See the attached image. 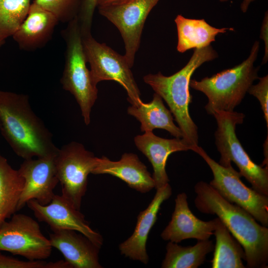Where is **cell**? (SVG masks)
Returning <instances> with one entry per match:
<instances>
[{"label":"cell","mask_w":268,"mask_h":268,"mask_svg":"<svg viewBox=\"0 0 268 268\" xmlns=\"http://www.w3.org/2000/svg\"><path fill=\"white\" fill-rule=\"evenodd\" d=\"M194 190L196 208L202 213L216 215L222 222L242 246L247 267L267 268L268 227L260 225L248 212L226 200L208 183L200 181Z\"/></svg>","instance_id":"1"},{"label":"cell","mask_w":268,"mask_h":268,"mask_svg":"<svg viewBox=\"0 0 268 268\" xmlns=\"http://www.w3.org/2000/svg\"><path fill=\"white\" fill-rule=\"evenodd\" d=\"M0 131L15 153L24 159L55 155L59 149L24 94L0 90Z\"/></svg>","instance_id":"2"},{"label":"cell","mask_w":268,"mask_h":268,"mask_svg":"<svg viewBox=\"0 0 268 268\" xmlns=\"http://www.w3.org/2000/svg\"><path fill=\"white\" fill-rule=\"evenodd\" d=\"M217 57V53L210 45L196 49L188 63L174 74L165 76L159 71L147 74L143 78L144 82L166 102L182 131V138L191 147L192 151L199 146V135L198 127L189 111L192 99L190 80L201 65Z\"/></svg>","instance_id":"3"},{"label":"cell","mask_w":268,"mask_h":268,"mask_svg":"<svg viewBox=\"0 0 268 268\" xmlns=\"http://www.w3.org/2000/svg\"><path fill=\"white\" fill-rule=\"evenodd\" d=\"M260 49L256 41L248 57L241 64L201 80L191 79L190 87L201 92L207 97L204 108L213 115L217 112H232L244 99L253 82L259 79L260 67H255Z\"/></svg>","instance_id":"4"},{"label":"cell","mask_w":268,"mask_h":268,"mask_svg":"<svg viewBox=\"0 0 268 268\" xmlns=\"http://www.w3.org/2000/svg\"><path fill=\"white\" fill-rule=\"evenodd\" d=\"M66 44L64 69L61 78L63 88L70 92L80 109L84 123H90L92 107L98 97V89L92 81L82 44L77 17L68 23L63 33Z\"/></svg>","instance_id":"5"},{"label":"cell","mask_w":268,"mask_h":268,"mask_svg":"<svg viewBox=\"0 0 268 268\" xmlns=\"http://www.w3.org/2000/svg\"><path fill=\"white\" fill-rule=\"evenodd\" d=\"M213 116L217 123L215 143L220 154L219 164L227 167L234 162L256 191L268 196V166L255 163L244 149L236 134L237 125L243 123L245 115L235 111L217 112Z\"/></svg>","instance_id":"6"},{"label":"cell","mask_w":268,"mask_h":268,"mask_svg":"<svg viewBox=\"0 0 268 268\" xmlns=\"http://www.w3.org/2000/svg\"><path fill=\"white\" fill-rule=\"evenodd\" d=\"M193 151L202 157L212 171L213 178L209 184L226 200L242 207L262 225L268 227V196L246 186L232 165H221L199 146Z\"/></svg>","instance_id":"7"},{"label":"cell","mask_w":268,"mask_h":268,"mask_svg":"<svg viewBox=\"0 0 268 268\" xmlns=\"http://www.w3.org/2000/svg\"><path fill=\"white\" fill-rule=\"evenodd\" d=\"M82 39L93 83L97 86L102 81H115L126 91L129 102L132 105L139 106L142 102L140 92L124 55L105 43L98 42L91 34L82 36Z\"/></svg>","instance_id":"8"},{"label":"cell","mask_w":268,"mask_h":268,"mask_svg":"<svg viewBox=\"0 0 268 268\" xmlns=\"http://www.w3.org/2000/svg\"><path fill=\"white\" fill-rule=\"evenodd\" d=\"M98 158L75 141L59 148L55 156L62 196L78 210L87 191L88 176L95 168Z\"/></svg>","instance_id":"9"},{"label":"cell","mask_w":268,"mask_h":268,"mask_svg":"<svg viewBox=\"0 0 268 268\" xmlns=\"http://www.w3.org/2000/svg\"><path fill=\"white\" fill-rule=\"evenodd\" d=\"M52 246L42 234L39 223L24 214H14L0 228V250L30 261L48 258Z\"/></svg>","instance_id":"10"},{"label":"cell","mask_w":268,"mask_h":268,"mask_svg":"<svg viewBox=\"0 0 268 268\" xmlns=\"http://www.w3.org/2000/svg\"><path fill=\"white\" fill-rule=\"evenodd\" d=\"M159 0H132L122 4L97 7L100 14L119 31L125 45L124 55L131 68L140 47L145 22Z\"/></svg>","instance_id":"11"},{"label":"cell","mask_w":268,"mask_h":268,"mask_svg":"<svg viewBox=\"0 0 268 268\" xmlns=\"http://www.w3.org/2000/svg\"><path fill=\"white\" fill-rule=\"evenodd\" d=\"M56 155L24 159L21 164L18 171L24 182L17 211L31 200L43 205L51 201L55 195L54 190L59 183L55 165Z\"/></svg>","instance_id":"12"},{"label":"cell","mask_w":268,"mask_h":268,"mask_svg":"<svg viewBox=\"0 0 268 268\" xmlns=\"http://www.w3.org/2000/svg\"><path fill=\"white\" fill-rule=\"evenodd\" d=\"M40 221L47 223L52 230L65 229L75 230L90 239L99 247L103 244L101 234L93 230L84 215L76 209L63 196L55 195L47 205H41L35 200L27 202Z\"/></svg>","instance_id":"13"},{"label":"cell","mask_w":268,"mask_h":268,"mask_svg":"<svg viewBox=\"0 0 268 268\" xmlns=\"http://www.w3.org/2000/svg\"><path fill=\"white\" fill-rule=\"evenodd\" d=\"M187 199L185 193L177 195L171 219L161 233L163 240L176 243L189 239L206 240L213 234L217 217L208 221L199 219L189 208Z\"/></svg>","instance_id":"14"},{"label":"cell","mask_w":268,"mask_h":268,"mask_svg":"<svg viewBox=\"0 0 268 268\" xmlns=\"http://www.w3.org/2000/svg\"><path fill=\"white\" fill-rule=\"evenodd\" d=\"M171 195L172 188L169 184L156 190L147 208L138 214L132 235L120 244L119 250L122 255L144 264L148 263L149 257L146 246L149 233L156 222L161 204Z\"/></svg>","instance_id":"15"},{"label":"cell","mask_w":268,"mask_h":268,"mask_svg":"<svg viewBox=\"0 0 268 268\" xmlns=\"http://www.w3.org/2000/svg\"><path fill=\"white\" fill-rule=\"evenodd\" d=\"M137 149L151 163L153 173L152 175L156 190L169 184L166 171L168 156L173 152L192 150L191 147L182 138L167 139L155 135L152 131L145 132L134 138Z\"/></svg>","instance_id":"16"},{"label":"cell","mask_w":268,"mask_h":268,"mask_svg":"<svg viewBox=\"0 0 268 268\" xmlns=\"http://www.w3.org/2000/svg\"><path fill=\"white\" fill-rule=\"evenodd\" d=\"M49 240L52 247L58 250L73 268H101L99 263L100 247L87 237L76 231L52 230Z\"/></svg>","instance_id":"17"},{"label":"cell","mask_w":268,"mask_h":268,"mask_svg":"<svg viewBox=\"0 0 268 268\" xmlns=\"http://www.w3.org/2000/svg\"><path fill=\"white\" fill-rule=\"evenodd\" d=\"M91 174L116 177L141 193H147L155 188L154 181L147 167L132 153H124L117 161L104 156L98 158L97 164Z\"/></svg>","instance_id":"18"},{"label":"cell","mask_w":268,"mask_h":268,"mask_svg":"<svg viewBox=\"0 0 268 268\" xmlns=\"http://www.w3.org/2000/svg\"><path fill=\"white\" fill-rule=\"evenodd\" d=\"M59 22L51 12L31 3L26 17L12 37L20 49L34 51L50 40Z\"/></svg>","instance_id":"19"},{"label":"cell","mask_w":268,"mask_h":268,"mask_svg":"<svg viewBox=\"0 0 268 268\" xmlns=\"http://www.w3.org/2000/svg\"><path fill=\"white\" fill-rule=\"evenodd\" d=\"M174 21L178 36L177 50L181 53L208 46L215 41L217 35L234 30L232 28H217L204 19L188 18L181 14L177 15Z\"/></svg>","instance_id":"20"},{"label":"cell","mask_w":268,"mask_h":268,"mask_svg":"<svg viewBox=\"0 0 268 268\" xmlns=\"http://www.w3.org/2000/svg\"><path fill=\"white\" fill-rule=\"evenodd\" d=\"M127 112L140 123L141 132L161 129L168 131L175 137H183L180 129L174 123L172 113L164 105L162 98L156 93L150 102H142L138 106L132 105L128 107Z\"/></svg>","instance_id":"21"},{"label":"cell","mask_w":268,"mask_h":268,"mask_svg":"<svg viewBox=\"0 0 268 268\" xmlns=\"http://www.w3.org/2000/svg\"><path fill=\"white\" fill-rule=\"evenodd\" d=\"M24 182L18 170L13 169L0 152V228L17 211Z\"/></svg>","instance_id":"22"},{"label":"cell","mask_w":268,"mask_h":268,"mask_svg":"<svg viewBox=\"0 0 268 268\" xmlns=\"http://www.w3.org/2000/svg\"><path fill=\"white\" fill-rule=\"evenodd\" d=\"M213 235L216 243L211 268H245L243 260H245V253L242 246L218 217Z\"/></svg>","instance_id":"23"},{"label":"cell","mask_w":268,"mask_h":268,"mask_svg":"<svg viewBox=\"0 0 268 268\" xmlns=\"http://www.w3.org/2000/svg\"><path fill=\"white\" fill-rule=\"evenodd\" d=\"M212 241H198L194 246H182L169 241L162 261V268H197L202 265L206 255L214 250Z\"/></svg>","instance_id":"24"},{"label":"cell","mask_w":268,"mask_h":268,"mask_svg":"<svg viewBox=\"0 0 268 268\" xmlns=\"http://www.w3.org/2000/svg\"><path fill=\"white\" fill-rule=\"evenodd\" d=\"M31 0L0 1V40L12 36L26 17Z\"/></svg>","instance_id":"25"},{"label":"cell","mask_w":268,"mask_h":268,"mask_svg":"<svg viewBox=\"0 0 268 268\" xmlns=\"http://www.w3.org/2000/svg\"><path fill=\"white\" fill-rule=\"evenodd\" d=\"M82 0H34L33 3L53 14L59 22L68 23L77 17Z\"/></svg>","instance_id":"26"},{"label":"cell","mask_w":268,"mask_h":268,"mask_svg":"<svg viewBox=\"0 0 268 268\" xmlns=\"http://www.w3.org/2000/svg\"><path fill=\"white\" fill-rule=\"evenodd\" d=\"M98 0H82L77 16L82 36L91 34L93 18Z\"/></svg>","instance_id":"27"},{"label":"cell","mask_w":268,"mask_h":268,"mask_svg":"<svg viewBox=\"0 0 268 268\" xmlns=\"http://www.w3.org/2000/svg\"><path fill=\"white\" fill-rule=\"evenodd\" d=\"M259 82L252 85L248 92L259 100L268 128V75L259 78Z\"/></svg>","instance_id":"28"},{"label":"cell","mask_w":268,"mask_h":268,"mask_svg":"<svg viewBox=\"0 0 268 268\" xmlns=\"http://www.w3.org/2000/svg\"><path fill=\"white\" fill-rule=\"evenodd\" d=\"M47 263L43 260L21 261L0 253V268H46Z\"/></svg>","instance_id":"29"},{"label":"cell","mask_w":268,"mask_h":268,"mask_svg":"<svg viewBox=\"0 0 268 268\" xmlns=\"http://www.w3.org/2000/svg\"><path fill=\"white\" fill-rule=\"evenodd\" d=\"M260 38L263 40L265 44V53L262 64L267 63L268 60V13L265 12L261 28Z\"/></svg>","instance_id":"30"},{"label":"cell","mask_w":268,"mask_h":268,"mask_svg":"<svg viewBox=\"0 0 268 268\" xmlns=\"http://www.w3.org/2000/svg\"><path fill=\"white\" fill-rule=\"evenodd\" d=\"M46 268H73L67 261L61 260L55 262L47 263Z\"/></svg>","instance_id":"31"},{"label":"cell","mask_w":268,"mask_h":268,"mask_svg":"<svg viewBox=\"0 0 268 268\" xmlns=\"http://www.w3.org/2000/svg\"><path fill=\"white\" fill-rule=\"evenodd\" d=\"M132 0H98L97 6L119 5L127 3Z\"/></svg>","instance_id":"32"},{"label":"cell","mask_w":268,"mask_h":268,"mask_svg":"<svg viewBox=\"0 0 268 268\" xmlns=\"http://www.w3.org/2000/svg\"><path fill=\"white\" fill-rule=\"evenodd\" d=\"M220 2H224L228 1L229 0H219ZM255 0H243L240 4V8L241 11L245 13L248 10V9L250 4Z\"/></svg>","instance_id":"33"},{"label":"cell","mask_w":268,"mask_h":268,"mask_svg":"<svg viewBox=\"0 0 268 268\" xmlns=\"http://www.w3.org/2000/svg\"><path fill=\"white\" fill-rule=\"evenodd\" d=\"M5 40H0V48L4 44Z\"/></svg>","instance_id":"34"},{"label":"cell","mask_w":268,"mask_h":268,"mask_svg":"<svg viewBox=\"0 0 268 268\" xmlns=\"http://www.w3.org/2000/svg\"></svg>","instance_id":"35"}]
</instances>
